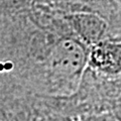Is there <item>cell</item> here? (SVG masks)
Returning a JSON list of instances; mask_svg holds the SVG:
<instances>
[{
    "label": "cell",
    "instance_id": "6da1fadb",
    "mask_svg": "<svg viewBox=\"0 0 121 121\" xmlns=\"http://www.w3.org/2000/svg\"><path fill=\"white\" fill-rule=\"evenodd\" d=\"M85 64V54L81 47L73 41L60 43L52 56V68L56 73L72 76L81 72Z\"/></svg>",
    "mask_w": 121,
    "mask_h": 121
}]
</instances>
